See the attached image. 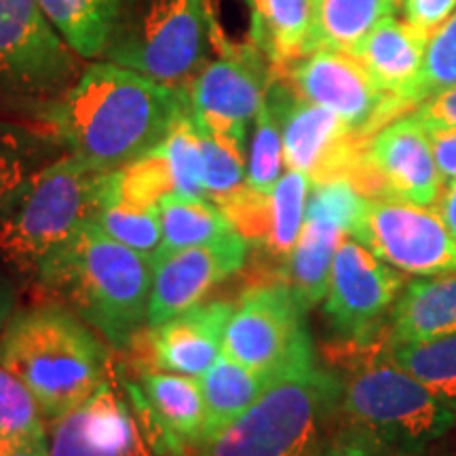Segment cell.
<instances>
[{
	"label": "cell",
	"mask_w": 456,
	"mask_h": 456,
	"mask_svg": "<svg viewBox=\"0 0 456 456\" xmlns=\"http://www.w3.org/2000/svg\"><path fill=\"white\" fill-rule=\"evenodd\" d=\"M201 379L205 402V442L237 420L245 410L254 406L258 399L279 380L256 374L235 362L224 351L205 370Z\"/></svg>",
	"instance_id": "23"
},
{
	"label": "cell",
	"mask_w": 456,
	"mask_h": 456,
	"mask_svg": "<svg viewBox=\"0 0 456 456\" xmlns=\"http://www.w3.org/2000/svg\"><path fill=\"white\" fill-rule=\"evenodd\" d=\"M313 182L302 171L289 169L281 175L271 192V237L266 241V252L273 258L288 260L296 241H298L306 218Z\"/></svg>",
	"instance_id": "30"
},
{
	"label": "cell",
	"mask_w": 456,
	"mask_h": 456,
	"mask_svg": "<svg viewBox=\"0 0 456 456\" xmlns=\"http://www.w3.org/2000/svg\"><path fill=\"white\" fill-rule=\"evenodd\" d=\"M13 446H15V442L11 440L7 433L0 431V456H9L11 450H13Z\"/></svg>",
	"instance_id": "47"
},
{
	"label": "cell",
	"mask_w": 456,
	"mask_h": 456,
	"mask_svg": "<svg viewBox=\"0 0 456 456\" xmlns=\"http://www.w3.org/2000/svg\"><path fill=\"white\" fill-rule=\"evenodd\" d=\"M209 0H121L102 60L188 91L214 51Z\"/></svg>",
	"instance_id": "6"
},
{
	"label": "cell",
	"mask_w": 456,
	"mask_h": 456,
	"mask_svg": "<svg viewBox=\"0 0 456 456\" xmlns=\"http://www.w3.org/2000/svg\"><path fill=\"white\" fill-rule=\"evenodd\" d=\"M296 94L338 114L363 138L406 114L397 100L379 87L368 68L346 51H315L279 74Z\"/></svg>",
	"instance_id": "13"
},
{
	"label": "cell",
	"mask_w": 456,
	"mask_h": 456,
	"mask_svg": "<svg viewBox=\"0 0 456 456\" xmlns=\"http://www.w3.org/2000/svg\"><path fill=\"white\" fill-rule=\"evenodd\" d=\"M395 3H397V7H399V9H402V3H403V0H395Z\"/></svg>",
	"instance_id": "48"
},
{
	"label": "cell",
	"mask_w": 456,
	"mask_h": 456,
	"mask_svg": "<svg viewBox=\"0 0 456 456\" xmlns=\"http://www.w3.org/2000/svg\"><path fill=\"white\" fill-rule=\"evenodd\" d=\"M346 235L332 222L306 216L292 254L285 260L289 288L305 311L326 300L334 256Z\"/></svg>",
	"instance_id": "25"
},
{
	"label": "cell",
	"mask_w": 456,
	"mask_h": 456,
	"mask_svg": "<svg viewBox=\"0 0 456 456\" xmlns=\"http://www.w3.org/2000/svg\"><path fill=\"white\" fill-rule=\"evenodd\" d=\"M17 306V288L13 279L4 273H0V334L7 328L11 317L15 315Z\"/></svg>",
	"instance_id": "44"
},
{
	"label": "cell",
	"mask_w": 456,
	"mask_h": 456,
	"mask_svg": "<svg viewBox=\"0 0 456 456\" xmlns=\"http://www.w3.org/2000/svg\"><path fill=\"white\" fill-rule=\"evenodd\" d=\"M431 142V152L436 167L440 171L442 184L456 182V129L452 127H427Z\"/></svg>",
	"instance_id": "43"
},
{
	"label": "cell",
	"mask_w": 456,
	"mask_h": 456,
	"mask_svg": "<svg viewBox=\"0 0 456 456\" xmlns=\"http://www.w3.org/2000/svg\"><path fill=\"white\" fill-rule=\"evenodd\" d=\"M235 305L226 300L199 302L148 332V351L155 370L203 376L224 345L228 319Z\"/></svg>",
	"instance_id": "18"
},
{
	"label": "cell",
	"mask_w": 456,
	"mask_h": 456,
	"mask_svg": "<svg viewBox=\"0 0 456 456\" xmlns=\"http://www.w3.org/2000/svg\"><path fill=\"white\" fill-rule=\"evenodd\" d=\"M368 197L349 178H334L311 186L306 216L332 222L346 237H355L366 218Z\"/></svg>",
	"instance_id": "35"
},
{
	"label": "cell",
	"mask_w": 456,
	"mask_h": 456,
	"mask_svg": "<svg viewBox=\"0 0 456 456\" xmlns=\"http://www.w3.org/2000/svg\"><path fill=\"white\" fill-rule=\"evenodd\" d=\"M159 216H161L163 239L157 254L152 256V265L169 254L212 243L235 232L218 205L209 203L208 199L169 195L159 203Z\"/></svg>",
	"instance_id": "28"
},
{
	"label": "cell",
	"mask_w": 456,
	"mask_h": 456,
	"mask_svg": "<svg viewBox=\"0 0 456 456\" xmlns=\"http://www.w3.org/2000/svg\"><path fill=\"white\" fill-rule=\"evenodd\" d=\"M393 362L419 379L433 395L456 410V334L410 345H389Z\"/></svg>",
	"instance_id": "29"
},
{
	"label": "cell",
	"mask_w": 456,
	"mask_h": 456,
	"mask_svg": "<svg viewBox=\"0 0 456 456\" xmlns=\"http://www.w3.org/2000/svg\"><path fill=\"white\" fill-rule=\"evenodd\" d=\"M55 30L85 61L102 60L121 0H38Z\"/></svg>",
	"instance_id": "27"
},
{
	"label": "cell",
	"mask_w": 456,
	"mask_h": 456,
	"mask_svg": "<svg viewBox=\"0 0 456 456\" xmlns=\"http://www.w3.org/2000/svg\"><path fill=\"white\" fill-rule=\"evenodd\" d=\"M249 7V43L281 74L305 57L313 0H245Z\"/></svg>",
	"instance_id": "22"
},
{
	"label": "cell",
	"mask_w": 456,
	"mask_h": 456,
	"mask_svg": "<svg viewBox=\"0 0 456 456\" xmlns=\"http://www.w3.org/2000/svg\"><path fill=\"white\" fill-rule=\"evenodd\" d=\"M403 288L397 269L357 239L345 237L334 256L323 315L345 345H372Z\"/></svg>",
	"instance_id": "12"
},
{
	"label": "cell",
	"mask_w": 456,
	"mask_h": 456,
	"mask_svg": "<svg viewBox=\"0 0 456 456\" xmlns=\"http://www.w3.org/2000/svg\"><path fill=\"white\" fill-rule=\"evenodd\" d=\"M349 346L353 362L340 376L342 420L370 431L395 456H420L454 429L456 410L393 362L389 346Z\"/></svg>",
	"instance_id": "5"
},
{
	"label": "cell",
	"mask_w": 456,
	"mask_h": 456,
	"mask_svg": "<svg viewBox=\"0 0 456 456\" xmlns=\"http://www.w3.org/2000/svg\"><path fill=\"white\" fill-rule=\"evenodd\" d=\"M313 456H395L389 446L362 427L342 420L338 429L328 431Z\"/></svg>",
	"instance_id": "40"
},
{
	"label": "cell",
	"mask_w": 456,
	"mask_h": 456,
	"mask_svg": "<svg viewBox=\"0 0 456 456\" xmlns=\"http://www.w3.org/2000/svg\"><path fill=\"white\" fill-rule=\"evenodd\" d=\"M91 220L114 241L151 260L161 245L163 231L159 208H131L125 203H114L98 209Z\"/></svg>",
	"instance_id": "34"
},
{
	"label": "cell",
	"mask_w": 456,
	"mask_h": 456,
	"mask_svg": "<svg viewBox=\"0 0 456 456\" xmlns=\"http://www.w3.org/2000/svg\"><path fill=\"white\" fill-rule=\"evenodd\" d=\"M412 112L425 127L456 129V85L429 95Z\"/></svg>",
	"instance_id": "42"
},
{
	"label": "cell",
	"mask_w": 456,
	"mask_h": 456,
	"mask_svg": "<svg viewBox=\"0 0 456 456\" xmlns=\"http://www.w3.org/2000/svg\"><path fill=\"white\" fill-rule=\"evenodd\" d=\"M368 199H399L431 208L442 192L427 127L406 112L380 127L368 140L366 157L351 180Z\"/></svg>",
	"instance_id": "15"
},
{
	"label": "cell",
	"mask_w": 456,
	"mask_h": 456,
	"mask_svg": "<svg viewBox=\"0 0 456 456\" xmlns=\"http://www.w3.org/2000/svg\"><path fill=\"white\" fill-rule=\"evenodd\" d=\"M9 456H49V440L47 437H38V440L15 442Z\"/></svg>",
	"instance_id": "46"
},
{
	"label": "cell",
	"mask_w": 456,
	"mask_h": 456,
	"mask_svg": "<svg viewBox=\"0 0 456 456\" xmlns=\"http://www.w3.org/2000/svg\"><path fill=\"white\" fill-rule=\"evenodd\" d=\"M216 205L226 216L228 224L248 243L266 248L271 237V195L254 191L245 184L231 197L220 199Z\"/></svg>",
	"instance_id": "39"
},
{
	"label": "cell",
	"mask_w": 456,
	"mask_h": 456,
	"mask_svg": "<svg viewBox=\"0 0 456 456\" xmlns=\"http://www.w3.org/2000/svg\"><path fill=\"white\" fill-rule=\"evenodd\" d=\"M34 277L49 302L70 309L114 349H127L148 322L152 260L114 241L91 218L45 256Z\"/></svg>",
	"instance_id": "2"
},
{
	"label": "cell",
	"mask_w": 456,
	"mask_h": 456,
	"mask_svg": "<svg viewBox=\"0 0 456 456\" xmlns=\"http://www.w3.org/2000/svg\"><path fill=\"white\" fill-rule=\"evenodd\" d=\"M283 135H281V125H279L277 114L273 112V108L262 104L258 117L254 121L252 140L248 146V186L254 191L271 195L273 188L277 186V182L281 180L283 171Z\"/></svg>",
	"instance_id": "33"
},
{
	"label": "cell",
	"mask_w": 456,
	"mask_h": 456,
	"mask_svg": "<svg viewBox=\"0 0 456 456\" xmlns=\"http://www.w3.org/2000/svg\"><path fill=\"white\" fill-rule=\"evenodd\" d=\"M0 366L28 387L49 420L83 406L110 372L94 330L57 302L15 311L0 334Z\"/></svg>",
	"instance_id": "3"
},
{
	"label": "cell",
	"mask_w": 456,
	"mask_h": 456,
	"mask_svg": "<svg viewBox=\"0 0 456 456\" xmlns=\"http://www.w3.org/2000/svg\"><path fill=\"white\" fill-rule=\"evenodd\" d=\"M117 203V171L61 155L11 192L0 208V258L15 271L34 275L45 256Z\"/></svg>",
	"instance_id": "4"
},
{
	"label": "cell",
	"mask_w": 456,
	"mask_h": 456,
	"mask_svg": "<svg viewBox=\"0 0 456 456\" xmlns=\"http://www.w3.org/2000/svg\"><path fill=\"white\" fill-rule=\"evenodd\" d=\"M403 17L427 34H433L456 11V0H403Z\"/></svg>",
	"instance_id": "41"
},
{
	"label": "cell",
	"mask_w": 456,
	"mask_h": 456,
	"mask_svg": "<svg viewBox=\"0 0 456 456\" xmlns=\"http://www.w3.org/2000/svg\"><path fill=\"white\" fill-rule=\"evenodd\" d=\"M249 243L241 235L182 249L155 262L148 326H159L201 302L216 285L243 269Z\"/></svg>",
	"instance_id": "16"
},
{
	"label": "cell",
	"mask_w": 456,
	"mask_h": 456,
	"mask_svg": "<svg viewBox=\"0 0 456 456\" xmlns=\"http://www.w3.org/2000/svg\"><path fill=\"white\" fill-rule=\"evenodd\" d=\"M456 85V11L431 34L420 77L412 91V110L437 91Z\"/></svg>",
	"instance_id": "37"
},
{
	"label": "cell",
	"mask_w": 456,
	"mask_h": 456,
	"mask_svg": "<svg viewBox=\"0 0 456 456\" xmlns=\"http://www.w3.org/2000/svg\"><path fill=\"white\" fill-rule=\"evenodd\" d=\"M83 70L38 0H0V106L37 123Z\"/></svg>",
	"instance_id": "8"
},
{
	"label": "cell",
	"mask_w": 456,
	"mask_h": 456,
	"mask_svg": "<svg viewBox=\"0 0 456 456\" xmlns=\"http://www.w3.org/2000/svg\"><path fill=\"white\" fill-rule=\"evenodd\" d=\"M305 309L288 281L248 288L228 319L222 351L271 380L317 366Z\"/></svg>",
	"instance_id": "9"
},
{
	"label": "cell",
	"mask_w": 456,
	"mask_h": 456,
	"mask_svg": "<svg viewBox=\"0 0 456 456\" xmlns=\"http://www.w3.org/2000/svg\"><path fill=\"white\" fill-rule=\"evenodd\" d=\"M429 38L431 34L391 15L366 34L351 53L406 112L412 108V91L420 77Z\"/></svg>",
	"instance_id": "19"
},
{
	"label": "cell",
	"mask_w": 456,
	"mask_h": 456,
	"mask_svg": "<svg viewBox=\"0 0 456 456\" xmlns=\"http://www.w3.org/2000/svg\"><path fill=\"white\" fill-rule=\"evenodd\" d=\"M214 53L192 78L188 104L208 134L248 157L249 123L258 117L275 72L252 43L228 41L220 26L214 30Z\"/></svg>",
	"instance_id": "10"
},
{
	"label": "cell",
	"mask_w": 456,
	"mask_h": 456,
	"mask_svg": "<svg viewBox=\"0 0 456 456\" xmlns=\"http://www.w3.org/2000/svg\"><path fill=\"white\" fill-rule=\"evenodd\" d=\"M49 456H152L138 416L110 383L53 420Z\"/></svg>",
	"instance_id": "17"
},
{
	"label": "cell",
	"mask_w": 456,
	"mask_h": 456,
	"mask_svg": "<svg viewBox=\"0 0 456 456\" xmlns=\"http://www.w3.org/2000/svg\"><path fill=\"white\" fill-rule=\"evenodd\" d=\"M41 416V408L28 387L0 366V431L13 442L47 437Z\"/></svg>",
	"instance_id": "36"
},
{
	"label": "cell",
	"mask_w": 456,
	"mask_h": 456,
	"mask_svg": "<svg viewBox=\"0 0 456 456\" xmlns=\"http://www.w3.org/2000/svg\"><path fill=\"white\" fill-rule=\"evenodd\" d=\"M197 129L203 151L205 192H208V199H212V203H216L220 201V199L231 197L232 192L241 191V188L248 184L245 157L216 140L214 135L208 134L199 123Z\"/></svg>",
	"instance_id": "38"
},
{
	"label": "cell",
	"mask_w": 456,
	"mask_h": 456,
	"mask_svg": "<svg viewBox=\"0 0 456 456\" xmlns=\"http://www.w3.org/2000/svg\"><path fill=\"white\" fill-rule=\"evenodd\" d=\"M61 155L66 148L51 129L0 118V208L21 182Z\"/></svg>",
	"instance_id": "26"
},
{
	"label": "cell",
	"mask_w": 456,
	"mask_h": 456,
	"mask_svg": "<svg viewBox=\"0 0 456 456\" xmlns=\"http://www.w3.org/2000/svg\"><path fill=\"white\" fill-rule=\"evenodd\" d=\"M437 214L442 216V220L446 222L448 231L452 232L456 239V182L446 186V192L437 199Z\"/></svg>",
	"instance_id": "45"
},
{
	"label": "cell",
	"mask_w": 456,
	"mask_h": 456,
	"mask_svg": "<svg viewBox=\"0 0 456 456\" xmlns=\"http://www.w3.org/2000/svg\"><path fill=\"white\" fill-rule=\"evenodd\" d=\"M169 195H175V186L161 146L117 169V203L131 208H159V203Z\"/></svg>",
	"instance_id": "32"
},
{
	"label": "cell",
	"mask_w": 456,
	"mask_h": 456,
	"mask_svg": "<svg viewBox=\"0 0 456 456\" xmlns=\"http://www.w3.org/2000/svg\"><path fill=\"white\" fill-rule=\"evenodd\" d=\"M266 104L277 114L283 135L285 165L302 171L313 184L334 178H355L366 157L368 138L338 114L296 94L275 74L266 89Z\"/></svg>",
	"instance_id": "11"
},
{
	"label": "cell",
	"mask_w": 456,
	"mask_h": 456,
	"mask_svg": "<svg viewBox=\"0 0 456 456\" xmlns=\"http://www.w3.org/2000/svg\"><path fill=\"white\" fill-rule=\"evenodd\" d=\"M161 151L167 157L171 175H174L175 195L186 199H208L203 182V151L199 140L197 121L188 104L178 121L163 140Z\"/></svg>",
	"instance_id": "31"
},
{
	"label": "cell",
	"mask_w": 456,
	"mask_h": 456,
	"mask_svg": "<svg viewBox=\"0 0 456 456\" xmlns=\"http://www.w3.org/2000/svg\"><path fill=\"white\" fill-rule=\"evenodd\" d=\"M127 391L134 408L175 440L186 446L205 442L203 389L195 376L142 370L140 387L127 385Z\"/></svg>",
	"instance_id": "20"
},
{
	"label": "cell",
	"mask_w": 456,
	"mask_h": 456,
	"mask_svg": "<svg viewBox=\"0 0 456 456\" xmlns=\"http://www.w3.org/2000/svg\"><path fill=\"white\" fill-rule=\"evenodd\" d=\"M340 406V376L313 366L281 379L205 444V456H313Z\"/></svg>",
	"instance_id": "7"
},
{
	"label": "cell",
	"mask_w": 456,
	"mask_h": 456,
	"mask_svg": "<svg viewBox=\"0 0 456 456\" xmlns=\"http://www.w3.org/2000/svg\"><path fill=\"white\" fill-rule=\"evenodd\" d=\"M169 456H186V452H182V454H169Z\"/></svg>",
	"instance_id": "49"
},
{
	"label": "cell",
	"mask_w": 456,
	"mask_h": 456,
	"mask_svg": "<svg viewBox=\"0 0 456 456\" xmlns=\"http://www.w3.org/2000/svg\"><path fill=\"white\" fill-rule=\"evenodd\" d=\"M395 0H313L305 55L315 51L351 53L366 34L395 15Z\"/></svg>",
	"instance_id": "24"
},
{
	"label": "cell",
	"mask_w": 456,
	"mask_h": 456,
	"mask_svg": "<svg viewBox=\"0 0 456 456\" xmlns=\"http://www.w3.org/2000/svg\"><path fill=\"white\" fill-rule=\"evenodd\" d=\"M420 456H423V454H420Z\"/></svg>",
	"instance_id": "50"
},
{
	"label": "cell",
	"mask_w": 456,
	"mask_h": 456,
	"mask_svg": "<svg viewBox=\"0 0 456 456\" xmlns=\"http://www.w3.org/2000/svg\"><path fill=\"white\" fill-rule=\"evenodd\" d=\"M186 106V91L95 60L37 123L53 131L70 155L117 171L161 146Z\"/></svg>",
	"instance_id": "1"
},
{
	"label": "cell",
	"mask_w": 456,
	"mask_h": 456,
	"mask_svg": "<svg viewBox=\"0 0 456 456\" xmlns=\"http://www.w3.org/2000/svg\"><path fill=\"white\" fill-rule=\"evenodd\" d=\"M456 334V273L408 283L389 317V345Z\"/></svg>",
	"instance_id": "21"
},
{
	"label": "cell",
	"mask_w": 456,
	"mask_h": 456,
	"mask_svg": "<svg viewBox=\"0 0 456 456\" xmlns=\"http://www.w3.org/2000/svg\"><path fill=\"white\" fill-rule=\"evenodd\" d=\"M359 243L393 269L416 277L456 273V239L446 222L429 208L399 199H368Z\"/></svg>",
	"instance_id": "14"
}]
</instances>
